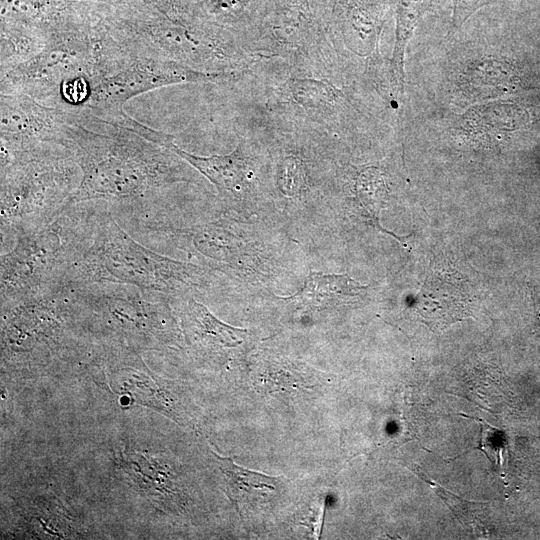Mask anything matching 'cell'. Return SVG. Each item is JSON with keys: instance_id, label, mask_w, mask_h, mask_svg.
Segmentation results:
<instances>
[{"instance_id": "1", "label": "cell", "mask_w": 540, "mask_h": 540, "mask_svg": "<svg viewBox=\"0 0 540 540\" xmlns=\"http://www.w3.org/2000/svg\"><path fill=\"white\" fill-rule=\"evenodd\" d=\"M108 126L106 133L92 131L76 113L64 125L59 145L70 153L81 178L61 213L94 200L133 204L185 180L175 153L157 142L161 131L144 124L136 130Z\"/></svg>"}, {"instance_id": "2", "label": "cell", "mask_w": 540, "mask_h": 540, "mask_svg": "<svg viewBox=\"0 0 540 540\" xmlns=\"http://www.w3.org/2000/svg\"><path fill=\"white\" fill-rule=\"evenodd\" d=\"M59 217L66 241L61 284L118 283L166 296L203 285L202 269L141 245L109 211L74 206Z\"/></svg>"}, {"instance_id": "3", "label": "cell", "mask_w": 540, "mask_h": 540, "mask_svg": "<svg viewBox=\"0 0 540 540\" xmlns=\"http://www.w3.org/2000/svg\"><path fill=\"white\" fill-rule=\"evenodd\" d=\"M49 147L1 157V245L56 219L77 188L80 169L70 153Z\"/></svg>"}, {"instance_id": "4", "label": "cell", "mask_w": 540, "mask_h": 540, "mask_svg": "<svg viewBox=\"0 0 540 540\" xmlns=\"http://www.w3.org/2000/svg\"><path fill=\"white\" fill-rule=\"evenodd\" d=\"M71 316L98 321L132 342L157 347L173 335L168 296L118 283L61 284Z\"/></svg>"}, {"instance_id": "5", "label": "cell", "mask_w": 540, "mask_h": 540, "mask_svg": "<svg viewBox=\"0 0 540 540\" xmlns=\"http://www.w3.org/2000/svg\"><path fill=\"white\" fill-rule=\"evenodd\" d=\"M66 241L59 217L18 235L1 252V305L35 296L62 283Z\"/></svg>"}, {"instance_id": "6", "label": "cell", "mask_w": 540, "mask_h": 540, "mask_svg": "<svg viewBox=\"0 0 540 540\" xmlns=\"http://www.w3.org/2000/svg\"><path fill=\"white\" fill-rule=\"evenodd\" d=\"M1 99L2 151L16 153L45 146L59 147L68 111L44 106L24 93H2Z\"/></svg>"}, {"instance_id": "7", "label": "cell", "mask_w": 540, "mask_h": 540, "mask_svg": "<svg viewBox=\"0 0 540 540\" xmlns=\"http://www.w3.org/2000/svg\"><path fill=\"white\" fill-rule=\"evenodd\" d=\"M469 295L457 273H433L416 300V309L431 328L442 329L469 314Z\"/></svg>"}, {"instance_id": "8", "label": "cell", "mask_w": 540, "mask_h": 540, "mask_svg": "<svg viewBox=\"0 0 540 540\" xmlns=\"http://www.w3.org/2000/svg\"><path fill=\"white\" fill-rule=\"evenodd\" d=\"M167 148L203 174L216 187L223 200L233 202L244 193L250 171L241 146L230 154L210 157L188 153L179 148L173 140L168 143Z\"/></svg>"}, {"instance_id": "9", "label": "cell", "mask_w": 540, "mask_h": 540, "mask_svg": "<svg viewBox=\"0 0 540 540\" xmlns=\"http://www.w3.org/2000/svg\"><path fill=\"white\" fill-rule=\"evenodd\" d=\"M182 326L191 345L209 350L237 347L247 332L223 323L194 299H190L184 308Z\"/></svg>"}, {"instance_id": "10", "label": "cell", "mask_w": 540, "mask_h": 540, "mask_svg": "<svg viewBox=\"0 0 540 540\" xmlns=\"http://www.w3.org/2000/svg\"><path fill=\"white\" fill-rule=\"evenodd\" d=\"M367 286L361 285L346 274L327 275L312 272L303 288L287 299L314 307L335 306L361 296Z\"/></svg>"}, {"instance_id": "11", "label": "cell", "mask_w": 540, "mask_h": 540, "mask_svg": "<svg viewBox=\"0 0 540 540\" xmlns=\"http://www.w3.org/2000/svg\"><path fill=\"white\" fill-rule=\"evenodd\" d=\"M212 454L223 475L227 494L237 510L242 503L256 499L260 493L267 496L268 493L276 491L280 483L278 477L249 470L237 465L231 458L221 457L215 452Z\"/></svg>"}, {"instance_id": "12", "label": "cell", "mask_w": 540, "mask_h": 540, "mask_svg": "<svg viewBox=\"0 0 540 540\" xmlns=\"http://www.w3.org/2000/svg\"><path fill=\"white\" fill-rule=\"evenodd\" d=\"M433 0H398L396 41L392 57V71L398 86H403V60L406 44L414 28Z\"/></svg>"}, {"instance_id": "13", "label": "cell", "mask_w": 540, "mask_h": 540, "mask_svg": "<svg viewBox=\"0 0 540 540\" xmlns=\"http://www.w3.org/2000/svg\"><path fill=\"white\" fill-rule=\"evenodd\" d=\"M461 415L480 423V440L477 449L486 455L496 470L503 472L505 451L507 449V441L504 433L480 418L466 414Z\"/></svg>"}, {"instance_id": "14", "label": "cell", "mask_w": 540, "mask_h": 540, "mask_svg": "<svg viewBox=\"0 0 540 540\" xmlns=\"http://www.w3.org/2000/svg\"><path fill=\"white\" fill-rule=\"evenodd\" d=\"M280 186L287 195H294L300 191L304 184V173L301 162L296 158L284 161L280 170Z\"/></svg>"}, {"instance_id": "15", "label": "cell", "mask_w": 540, "mask_h": 540, "mask_svg": "<svg viewBox=\"0 0 540 540\" xmlns=\"http://www.w3.org/2000/svg\"><path fill=\"white\" fill-rule=\"evenodd\" d=\"M494 2L496 0H453V27L460 28L478 9Z\"/></svg>"}]
</instances>
